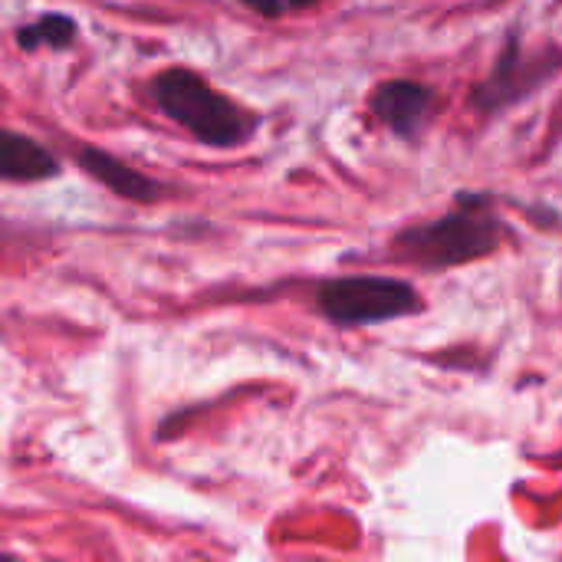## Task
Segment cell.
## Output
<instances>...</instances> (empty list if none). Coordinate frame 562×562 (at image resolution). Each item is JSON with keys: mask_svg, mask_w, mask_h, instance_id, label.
I'll use <instances>...</instances> for the list:
<instances>
[{"mask_svg": "<svg viewBox=\"0 0 562 562\" xmlns=\"http://www.w3.org/2000/svg\"><path fill=\"white\" fill-rule=\"evenodd\" d=\"M148 95L175 125H181L194 142L207 148H240L263 125L260 112L221 92L188 66H168L155 72L148 79Z\"/></svg>", "mask_w": 562, "mask_h": 562, "instance_id": "2", "label": "cell"}, {"mask_svg": "<svg viewBox=\"0 0 562 562\" xmlns=\"http://www.w3.org/2000/svg\"><path fill=\"white\" fill-rule=\"evenodd\" d=\"M0 175L10 184H36V181L59 178L63 165L43 142H36L16 128H3V135H0Z\"/></svg>", "mask_w": 562, "mask_h": 562, "instance_id": "7", "label": "cell"}, {"mask_svg": "<svg viewBox=\"0 0 562 562\" xmlns=\"http://www.w3.org/2000/svg\"><path fill=\"white\" fill-rule=\"evenodd\" d=\"M438 89L422 79H382L369 95L372 119L402 142L422 138L438 119Z\"/></svg>", "mask_w": 562, "mask_h": 562, "instance_id": "5", "label": "cell"}, {"mask_svg": "<svg viewBox=\"0 0 562 562\" xmlns=\"http://www.w3.org/2000/svg\"><path fill=\"white\" fill-rule=\"evenodd\" d=\"M72 161L95 181L102 184L105 191H112L115 198L122 201H135V204H155L168 194V184L148 178L145 171L132 168L128 161H122L119 155L99 148V145H89V142H79L72 145Z\"/></svg>", "mask_w": 562, "mask_h": 562, "instance_id": "6", "label": "cell"}, {"mask_svg": "<svg viewBox=\"0 0 562 562\" xmlns=\"http://www.w3.org/2000/svg\"><path fill=\"white\" fill-rule=\"evenodd\" d=\"M510 237L491 191H458L451 211L402 227L392 237V254L412 267L441 273L494 257Z\"/></svg>", "mask_w": 562, "mask_h": 562, "instance_id": "1", "label": "cell"}, {"mask_svg": "<svg viewBox=\"0 0 562 562\" xmlns=\"http://www.w3.org/2000/svg\"><path fill=\"white\" fill-rule=\"evenodd\" d=\"M79 36V23L69 13L59 10H46L40 16H33L30 23H20L13 30V40L23 53H36V49H72Z\"/></svg>", "mask_w": 562, "mask_h": 562, "instance_id": "8", "label": "cell"}, {"mask_svg": "<svg viewBox=\"0 0 562 562\" xmlns=\"http://www.w3.org/2000/svg\"><path fill=\"white\" fill-rule=\"evenodd\" d=\"M316 3H323V0H286L290 10H310V7H316Z\"/></svg>", "mask_w": 562, "mask_h": 562, "instance_id": "10", "label": "cell"}, {"mask_svg": "<svg viewBox=\"0 0 562 562\" xmlns=\"http://www.w3.org/2000/svg\"><path fill=\"white\" fill-rule=\"evenodd\" d=\"M562 69V53L553 46L527 49L517 33L507 36L494 69L471 89V105L481 115H497L524 99H530L537 89H543Z\"/></svg>", "mask_w": 562, "mask_h": 562, "instance_id": "4", "label": "cell"}, {"mask_svg": "<svg viewBox=\"0 0 562 562\" xmlns=\"http://www.w3.org/2000/svg\"><path fill=\"white\" fill-rule=\"evenodd\" d=\"M244 7H250L254 13H260V16H270V20H277V16H283V13H290V7H286V0H240Z\"/></svg>", "mask_w": 562, "mask_h": 562, "instance_id": "9", "label": "cell"}, {"mask_svg": "<svg viewBox=\"0 0 562 562\" xmlns=\"http://www.w3.org/2000/svg\"><path fill=\"white\" fill-rule=\"evenodd\" d=\"M316 310L339 329L379 326L392 319L422 316L428 310L425 296L402 277H333L316 286Z\"/></svg>", "mask_w": 562, "mask_h": 562, "instance_id": "3", "label": "cell"}]
</instances>
